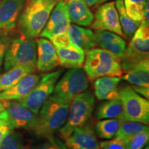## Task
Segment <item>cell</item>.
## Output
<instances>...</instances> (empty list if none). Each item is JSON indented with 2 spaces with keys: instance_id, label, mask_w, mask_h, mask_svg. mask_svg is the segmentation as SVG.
I'll list each match as a JSON object with an SVG mask.
<instances>
[{
  "instance_id": "obj_1",
  "label": "cell",
  "mask_w": 149,
  "mask_h": 149,
  "mask_svg": "<svg viewBox=\"0 0 149 149\" xmlns=\"http://www.w3.org/2000/svg\"><path fill=\"white\" fill-rule=\"evenodd\" d=\"M59 1L26 0L17 24L22 36L29 40H35L40 36Z\"/></svg>"
},
{
  "instance_id": "obj_2",
  "label": "cell",
  "mask_w": 149,
  "mask_h": 149,
  "mask_svg": "<svg viewBox=\"0 0 149 149\" xmlns=\"http://www.w3.org/2000/svg\"><path fill=\"white\" fill-rule=\"evenodd\" d=\"M70 102H64L51 95L43 104L33 133L35 135L51 139L67 120Z\"/></svg>"
},
{
  "instance_id": "obj_3",
  "label": "cell",
  "mask_w": 149,
  "mask_h": 149,
  "mask_svg": "<svg viewBox=\"0 0 149 149\" xmlns=\"http://www.w3.org/2000/svg\"><path fill=\"white\" fill-rule=\"evenodd\" d=\"M83 66L88 79L92 81L102 77L123 75L120 59L101 48H93L86 51Z\"/></svg>"
},
{
  "instance_id": "obj_4",
  "label": "cell",
  "mask_w": 149,
  "mask_h": 149,
  "mask_svg": "<svg viewBox=\"0 0 149 149\" xmlns=\"http://www.w3.org/2000/svg\"><path fill=\"white\" fill-rule=\"evenodd\" d=\"M95 98L91 91H84L70 102L67 120L59 129V135L64 140L76 128L85 125L90 120L94 110Z\"/></svg>"
},
{
  "instance_id": "obj_5",
  "label": "cell",
  "mask_w": 149,
  "mask_h": 149,
  "mask_svg": "<svg viewBox=\"0 0 149 149\" xmlns=\"http://www.w3.org/2000/svg\"><path fill=\"white\" fill-rule=\"evenodd\" d=\"M149 26L148 22L144 20L139 24L124 55L120 59L123 72L127 71L135 65L148 59Z\"/></svg>"
},
{
  "instance_id": "obj_6",
  "label": "cell",
  "mask_w": 149,
  "mask_h": 149,
  "mask_svg": "<svg viewBox=\"0 0 149 149\" xmlns=\"http://www.w3.org/2000/svg\"><path fill=\"white\" fill-rule=\"evenodd\" d=\"M37 42L22 37L10 40L3 59L5 71L18 65L35 64L37 61Z\"/></svg>"
},
{
  "instance_id": "obj_7",
  "label": "cell",
  "mask_w": 149,
  "mask_h": 149,
  "mask_svg": "<svg viewBox=\"0 0 149 149\" xmlns=\"http://www.w3.org/2000/svg\"><path fill=\"white\" fill-rule=\"evenodd\" d=\"M89 86V79L81 68H70L56 83L53 91L55 97L61 101L70 102L84 92Z\"/></svg>"
},
{
  "instance_id": "obj_8",
  "label": "cell",
  "mask_w": 149,
  "mask_h": 149,
  "mask_svg": "<svg viewBox=\"0 0 149 149\" xmlns=\"http://www.w3.org/2000/svg\"><path fill=\"white\" fill-rule=\"evenodd\" d=\"M120 100L124 110V121H132L148 124L149 122V102L136 93L132 86L120 90Z\"/></svg>"
},
{
  "instance_id": "obj_9",
  "label": "cell",
  "mask_w": 149,
  "mask_h": 149,
  "mask_svg": "<svg viewBox=\"0 0 149 149\" xmlns=\"http://www.w3.org/2000/svg\"><path fill=\"white\" fill-rule=\"evenodd\" d=\"M62 72L63 70L60 69L44 74L31 93L19 102L33 113L38 115L43 104L53 93L56 83Z\"/></svg>"
},
{
  "instance_id": "obj_10",
  "label": "cell",
  "mask_w": 149,
  "mask_h": 149,
  "mask_svg": "<svg viewBox=\"0 0 149 149\" xmlns=\"http://www.w3.org/2000/svg\"><path fill=\"white\" fill-rule=\"evenodd\" d=\"M91 26L96 31H111L124 37L114 1L107 2L99 7Z\"/></svg>"
},
{
  "instance_id": "obj_11",
  "label": "cell",
  "mask_w": 149,
  "mask_h": 149,
  "mask_svg": "<svg viewBox=\"0 0 149 149\" xmlns=\"http://www.w3.org/2000/svg\"><path fill=\"white\" fill-rule=\"evenodd\" d=\"M6 111L8 118L7 125L11 130L19 128L33 131L38 119L37 114L19 102H10Z\"/></svg>"
},
{
  "instance_id": "obj_12",
  "label": "cell",
  "mask_w": 149,
  "mask_h": 149,
  "mask_svg": "<svg viewBox=\"0 0 149 149\" xmlns=\"http://www.w3.org/2000/svg\"><path fill=\"white\" fill-rule=\"evenodd\" d=\"M70 24L66 2L63 0H59L52 10L40 36L51 40L55 35L67 31Z\"/></svg>"
},
{
  "instance_id": "obj_13",
  "label": "cell",
  "mask_w": 149,
  "mask_h": 149,
  "mask_svg": "<svg viewBox=\"0 0 149 149\" xmlns=\"http://www.w3.org/2000/svg\"><path fill=\"white\" fill-rule=\"evenodd\" d=\"M37 42L36 68L40 72L51 71L60 65L55 48L51 41L41 37Z\"/></svg>"
},
{
  "instance_id": "obj_14",
  "label": "cell",
  "mask_w": 149,
  "mask_h": 149,
  "mask_svg": "<svg viewBox=\"0 0 149 149\" xmlns=\"http://www.w3.org/2000/svg\"><path fill=\"white\" fill-rule=\"evenodd\" d=\"M65 141L68 149H100L94 129L86 124L76 128Z\"/></svg>"
},
{
  "instance_id": "obj_15",
  "label": "cell",
  "mask_w": 149,
  "mask_h": 149,
  "mask_svg": "<svg viewBox=\"0 0 149 149\" xmlns=\"http://www.w3.org/2000/svg\"><path fill=\"white\" fill-rule=\"evenodd\" d=\"M26 1L1 0L0 1V30L8 31L17 26Z\"/></svg>"
},
{
  "instance_id": "obj_16",
  "label": "cell",
  "mask_w": 149,
  "mask_h": 149,
  "mask_svg": "<svg viewBox=\"0 0 149 149\" xmlns=\"http://www.w3.org/2000/svg\"><path fill=\"white\" fill-rule=\"evenodd\" d=\"M40 75L30 74L21 81L6 90L0 92V100L6 101H21L34 88L40 80Z\"/></svg>"
},
{
  "instance_id": "obj_17",
  "label": "cell",
  "mask_w": 149,
  "mask_h": 149,
  "mask_svg": "<svg viewBox=\"0 0 149 149\" xmlns=\"http://www.w3.org/2000/svg\"><path fill=\"white\" fill-rule=\"evenodd\" d=\"M95 45L111 52L121 59L125 52L126 42L119 35L108 31H96L94 33Z\"/></svg>"
},
{
  "instance_id": "obj_18",
  "label": "cell",
  "mask_w": 149,
  "mask_h": 149,
  "mask_svg": "<svg viewBox=\"0 0 149 149\" xmlns=\"http://www.w3.org/2000/svg\"><path fill=\"white\" fill-rule=\"evenodd\" d=\"M67 10L70 23L81 26H90L94 15L84 0H68Z\"/></svg>"
},
{
  "instance_id": "obj_19",
  "label": "cell",
  "mask_w": 149,
  "mask_h": 149,
  "mask_svg": "<svg viewBox=\"0 0 149 149\" xmlns=\"http://www.w3.org/2000/svg\"><path fill=\"white\" fill-rule=\"evenodd\" d=\"M120 77H102L94 82L95 96L99 100H111L120 99L119 84Z\"/></svg>"
},
{
  "instance_id": "obj_20",
  "label": "cell",
  "mask_w": 149,
  "mask_h": 149,
  "mask_svg": "<svg viewBox=\"0 0 149 149\" xmlns=\"http://www.w3.org/2000/svg\"><path fill=\"white\" fill-rule=\"evenodd\" d=\"M61 66L68 68H81L85 61V51L72 43L66 48H55Z\"/></svg>"
},
{
  "instance_id": "obj_21",
  "label": "cell",
  "mask_w": 149,
  "mask_h": 149,
  "mask_svg": "<svg viewBox=\"0 0 149 149\" xmlns=\"http://www.w3.org/2000/svg\"><path fill=\"white\" fill-rule=\"evenodd\" d=\"M36 69L35 64L18 65L11 68L0 76V92L13 86L23 78L33 73Z\"/></svg>"
},
{
  "instance_id": "obj_22",
  "label": "cell",
  "mask_w": 149,
  "mask_h": 149,
  "mask_svg": "<svg viewBox=\"0 0 149 149\" xmlns=\"http://www.w3.org/2000/svg\"><path fill=\"white\" fill-rule=\"evenodd\" d=\"M67 32L72 43L79 46L84 51L92 49L96 46L94 40V33L90 29L70 24Z\"/></svg>"
},
{
  "instance_id": "obj_23",
  "label": "cell",
  "mask_w": 149,
  "mask_h": 149,
  "mask_svg": "<svg viewBox=\"0 0 149 149\" xmlns=\"http://www.w3.org/2000/svg\"><path fill=\"white\" fill-rule=\"evenodd\" d=\"M122 79L131 84L137 86L149 87V62L148 59L139 64L124 72Z\"/></svg>"
},
{
  "instance_id": "obj_24",
  "label": "cell",
  "mask_w": 149,
  "mask_h": 149,
  "mask_svg": "<svg viewBox=\"0 0 149 149\" xmlns=\"http://www.w3.org/2000/svg\"><path fill=\"white\" fill-rule=\"evenodd\" d=\"M97 120L105 119H120L124 122V110L120 99L106 100L102 102L95 111Z\"/></svg>"
},
{
  "instance_id": "obj_25",
  "label": "cell",
  "mask_w": 149,
  "mask_h": 149,
  "mask_svg": "<svg viewBox=\"0 0 149 149\" xmlns=\"http://www.w3.org/2000/svg\"><path fill=\"white\" fill-rule=\"evenodd\" d=\"M115 4L118 13L119 20L124 36L127 40H130L140 24L133 21L128 17L124 7V0H116Z\"/></svg>"
},
{
  "instance_id": "obj_26",
  "label": "cell",
  "mask_w": 149,
  "mask_h": 149,
  "mask_svg": "<svg viewBox=\"0 0 149 149\" xmlns=\"http://www.w3.org/2000/svg\"><path fill=\"white\" fill-rule=\"evenodd\" d=\"M120 119H105L101 120L95 124L93 129L99 137L104 139L113 138L122 123Z\"/></svg>"
},
{
  "instance_id": "obj_27",
  "label": "cell",
  "mask_w": 149,
  "mask_h": 149,
  "mask_svg": "<svg viewBox=\"0 0 149 149\" xmlns=\"http://www.w3.org/2000/svg\"><path fill=\"white\" fill-rule=\"evenodd\" d=\"M148 0H124L127 15L133 21L141 24L144 20V12Z\"/></svg>"
},
{
  "instance_id": "obj_28",
  "label": "cell",
  "mask_w": 149,
  "mask_h": 149,
  "mask_svg": "<svg viewBox=\"0 0 149 149\" xmlns=\"http://www.w3.org/2000/svg\"><path fill=\"white\" fill-rule=\"evenodd\" d=\"M148 127V126L147 124H143V123L132 122V121H124L120 125L118 130L115 134V137L127 141L133 135Z\"/></svg>"
},
{
  "instance_id": "obj_29",
  "label": "cell",
  "mask_w": 149,
  "mask_h": 149,
  "mask_svg": "<svg viewBox=\"0 0 149 149\" xmlns=\"http://www.w3.org/2000/svg\"><path fill=\"white\" fill-rule=\"evenodd\" d=\"M0 149H29L22 134L10 130L0 141Z\"/></svg>"
},
{
  "instance_id": "obj_30",
  "label": "cell",
  "mask_w": 149,
  "mask_h": 149,
  "mask_svg": "<svg viewBox=\"0 0 149 149\" xmlns=\"http://www.w3.org/2000/svg\"><path fill=\"white\" fill-rule=\"evenodd\" d=\"M148 140L149 129L148 127L126 141L128 149H142L148 144Z\"/></svg>"
},
{
  "instance_id": "obj_31",
  "label": "cell",
  "mask_w": 149,
  "mask_h": 149,
  "mask_svg": "<svg viewBox=\"0 0 149 149\" xmlns=\"http://www.w3.org/2000/svg\"><path fill=\"white\" fill-rule=\"evenodd\" d=\"M100 149H128L127 142L126 140L114 138L100 143Z\"/></svg>"
},
{
  "instance_id": "obj_32",
  "label": "cell",
  "mask_w": 149,
  "mask_h": 149,
  "mask_svg": "<svg viewBox=\"0 0 149 149\" xmlns=\"http://www.w3.org/2000/svg\"><path fill=\"white\" fill-rule=\"evenodd\" d=\"M50 40H51V43L55 48H66L72 44V42L70 41L69 35H68L67 31L55 35V36L52 37Z\"/></svg>"
},
{
  "instance_id": "obj_33",
  "label": "cell",
  "mask_w": 149,
  "mask_h": 149,
  "mask_svg": "<svg viewBox=\"0 0 149 149\" xmlns=\"http://www.w3.org/2000/svg\"><path fill=\"white\" fill-rule=\"evenodd\" d=\"M10 42V40L8 37H0V66H1V65L3 64L6 52Z\"/></svg>"
},
{
  "instance_id": "obj_34",
  "label": "cell",
  "mask_w": 149,
  "mask_h": 149,
  "mask_svg": "<svg viewBox=\"0 0 149 149\" xmlns=\"http://www.w3.org/2000/svg\"><path fill=\"white\" fill-rule=\"evenodd\" d=\"M30 149H63L55 141L50 139L49 141L42 143V144L35 145Z\"/></svg>"
},
{
  "instance_id": "obj_35",
  "label": "cell",
  "mask_w": 149,
  "mask_h": 149,
  "mask_svg": "<svg viewBox=\"0 0 149 149\" xmlns=\"http://www.w3.org/2000/svg\"><path fill=\"white\" fill-rule=\"evenodd\" d=\"M134 91L138 94L143 95L144 98H147L148 100L149 97V87H143V86H132Z\"/></svg>"
},
{
  "instance_id": "obj_36",
  "label": "cell",
  "mask_w": 149,
  "mask_h": 149,
  "mask_svg": "<svg viewBox=\"0 0 149 149\" xmlns=\"http://www.w3.org/2000/svg\"><path fill=\"white\" fill-rule=\"evenodd\" d=\"M7 123H8V118H7L6 111L5 109L4 111L0 113V127L3 125L8 126Z\"/></svg>"
},
{
  "instance_id": "obj_37",
  "label": "cell",
  "mask_w": 149,
  "mask_h": 149,
  "mask_svg": "<svg viewBox=\"0 0 149 149\" xmlns=\"http://www.w3.org/2000/svg\"><path fill=\"white\" fill-rule=\"evenodd\" d=\"M10 128L6 125L1 126V127H0V141L2 140V139L4 137V136L6 135L7 133H8V132L10 131Z\"/></svg>"
},
{
  "instance_id": "obj_38",
  "label": "cell",
  "mask_w": 149,
  "mask_h": 149,
  "mask_svg": "<svg viewBox=\"0 0 149 149\" xmlns=\"http://www.w3.org/2000/svg\"><path fill=\"white\" fill-rule=\"evenodd\" d=\"M84 1L88 6H93L95 5H98L102 3L104 0H84Z\"/></svg>"
},
{
  "instance_id": "obj_39",
  "label": "cell",
  "mask_w": 149,
  "mask_h": 149,
  "mask_svg": "<svg viewBox=\"0 0 149 149\" xmlns=\"http://www.w3.org/2000/svg\"><path fill=\"white\" fill-rule=\"evenodd\" d=\"M10 103V101H6V100H0V113L2 112L3 111H4V110L8 107Z\"/></svg>"
},
{
  "instance_id": "obj_40",
  "label": "cell",
  "mask_w": 149,
  "mask_h": 149,
  "mask_svg": "<svg viewBox=\"0 0 149 149\" xmlns=\"http://www.w3.org/2000/svg\"><path fill=\"white\" fill-rule=\"evenodd\" d=\"M144 149H149V147H148V146H147L145 147V148H144Z\"/></svg>"
},
{
  "instance_id": "obj_41",
  "label": "cell",
  "mask_w": 149,
  "mask_h": 149,
  "mask_svg": "<svg viewBox=\"0 0 149 149\" xmlns=\"http://www.w3.org/2000/svg\"><path fill=\"white\" fill-rule=\"evenodd\" d=\"M1 70H0V76H1Z\"/></svg>"
},
{
  "instance_id": "obj_42",
  "label": "cell",
  "mask_w": 149,
  "mask_h": 149,
  "mask_svg": "<svg viewBox=\"0 0 149 149\" xmlns=\"http://www.w3.org/2000/svg\"><path fill=\"white\" fill-rule=\"evenodd\" d=\"M63 1H66H66H68V0H63Z\"/></svg>"
},
{
  "instance_id": "obj_43",
  "label": "cell",
  "mask_w": 149,
  "mask_h": 149,
  "mask_svg": "<svg viewBox=\"0 0 149 149\" xmlns=\"http://www.w3.org/2000/svg\"><path fill=\"white\" fill-rule=\"evenodd\" d=\"M108 1V0H104V1H103V2H104V1Z\"/></svg>"
}]
</instances>
